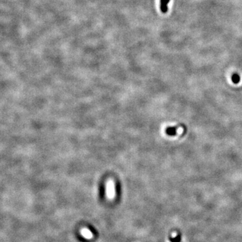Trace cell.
I'll list each match as a JSON object with an SVG mask.
<instances>
[{"label":"cell","instance_id":"cell-1","mask_svg":"<svg viewBox=\"0 0 242 242\" xmlns=\"http://www.w3.org/2000/svg\"><path fill=\"white\" fill-rule=\"evenodd\" d=\"M106 194L109 200H113L116 196V190L115 182L113 180L107 181L106 184Z\"/></svg>","mask_w":242,"mask_h":242},{"label":"cell","instance_id":"cell-2","mask_svg":"<svg viewBox=\"0 0 242 242\" xmlns=\"http://www.w3.org/2000/svg\"><path fill=\"white\" fill-rule=\"evenodd\" d=\"M80 233L82 234V236H83L84 238H86V239H91L94 237L93 233H92V231H90V229H88V228H83V229L80 231Z\"/></svg>","mask_w":242,"mask_h":242},{"label":"cell","instance_id":"cell-3","mask_svg":"<svg viewBox=\"0 0 242 242\" xmlns=\"http://www.w3.org/2000/svg\"><path fill=\"white\" fill-rule=\"evenodd\" d=\"M170 0H160V9L163 13H166L168 11V5Z\"/></svg>","mask_w":242,"mask_h":242},{"label":"cell","instance_id":"cell-4","mask_svg":"<svg viewBox=\"0 0 242 242\" xmlns=\"http://www.w3.org/2000/svg\"><path fill=\"white\" fill-rule=\"evenodd\" d=\"M232 80H233L234 83H237V82H239V76L235 74V75H233V78H232Z\"/></svg>","mask_w":242,"mask_h":242},{"label":"cell","instance_id":"cell-5","mask_svg":"<svg viewBox=\"0 0 242 242\" xmlns=\"http://www.w3.org/2000/svg\"><path fill=\"white\" fill-rule=\"evenodd\" d=\"M172 237H176V233L174 232V233H173L172 234Z\"/></svg>","mask_w":242,"mask_h":242},{"label":"cell","instance_id":"cell-6","mask_svg":"<svg viewBox=\"0 0 242 242\" xmlns=\"http://www.w3.org/2000/svg\"><path fill=\"white\" fill-rule=\"evenodd\" d=\"M168 242H171V241H168Z\"/></svg>","mask_w":242,"mask_h":242}]
</instances>
